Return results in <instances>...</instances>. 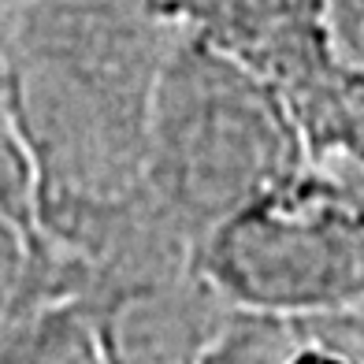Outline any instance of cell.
Instances as JSON below:
<instances>
[{"label":"cell","instance_id":"1","mask_svg":"<svg viewBox=\"0 0 364 364\" xmlns=\"http://www.w3.org/2000/svg\"><path fill=\"white\" fill-rule=\"evenodd\" d=\"M178 30L164 0H23L0 71L38 171L34 250H68L138 197Z\"/></svg>","mask_w":364,"mask_h":364},{"label":"cell","instance_id":"8","mask_svg":"<svg viewBox=\"0 0 364 364\" xmlns=\"http://www.w3.org/2000/svg\"><path fill=\"white\" fill-rule=\"evenodd\" d=\"M56 297L45 260L11 220L0 216V350L34 305Z\"/></svg>","mask_w":364,"mask_h":364},{"label":"cell","instance_id":"6","mask_svg":"<svg viewBox=\"0 0 364 364\" xmlns=\"http://www.w3.org/2000/svg\"><path fill=\"white\" fill-rule=\"evenodd\" d=\"M201 364H364V305L323 316L235 309Z\"/></svg>","mask_w":364,"mask_h":364},{"label":"cell","instance_id":"5","mask_svg":"<svg viewBox=\"0 0 364 364\" xmlns=\"http://www.w3.org/2000/svg\"><path fill=\"white\" fill-rule=\"evenodd\" d=\"M82 305L105 364H201L235 312L197 260L112 283Z\"/></svg>","mask_w":364,"mask_h":364},{"label":"cell","instance_id":"9","mask_svg":"<svg viewBox=\"0 0 364 364\" xmlns=\"http://www.w3.org/2000/svg\"><path fill=\"white\" fill-rule=\"evenodd\" d=\"M0 216L38 242V171L0 71Z\"/></svg>","mask_w":364,"mask_h":364},{"label":"cell","instance_id":"10","mask_svg":"<svg viewBox=\"0 0 364 364\" xmlns=\"http://www.w3.org/2000/svg\"><path fill=\"white\" fill-rule=\"evenodd\" d=\"M19 8L23 0H0V56L11 41V30H15V19H19Z\"/></svg>","mask_w":364,"mask_h":364},{"label":"cell","instance_id":"2","mask_svg":"<svg viewBox=\"0 0 364 364\" xmlns=\"http://www.w3.org/2000/svg\"><path fill=\"white\" fill-rule=\"evenodd\" d=\"M312 160L283 93L245 60L182 26L145 127L141 193L186 242H201Z\"/></svg>","mask_w":364,"mask_h":364},{"label":"cell","instance_id":"7","mask_svg":"<svg viewBox=\"0 0 364 364\" xmlns=\"http://www.w3.org/2000/svg\"><path fill=\"white\" fill-rule=\"evenodd\" d=\"M0 364H105L93 320L75 297H45L19 320L0 350Z\"/></svg>","mask_w":364,"mask_h":364},{"label":"cell","instance_id":"4","mask_svg":"<svg viewBox=\"0 0 364 364\" xmlns=\"http://www.w3.org/2000/svg\"><path fill=\"white\" fill-rule=\"evenodd\" d=\"M283 93L312 156L364 164V0H164Z\"/></svg>","mask_w":364,"mask_h":364},{"label":"cell","instance_id":"3","mask_svg":"<svg viewBox=\"0 0 364 364\" xmlns=\"http://www.w3.org/2000/svg\"><path fill=\"white\" fill-rule=\"evenodd\" d=\"M197 264L235 309L323 316L364 305V164L312 156L223 220Z\"/></svg>","mask_w":364,"mask_h":364}]
</instances>
